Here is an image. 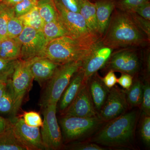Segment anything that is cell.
<instances>
[{"label":"cell","mask_w":150,"mask_h":150,"mask_svg":"<svg viewBox=\"0 0 150 150\" xmlns=\"http://www.w3.org/2000/svg\"><path fill=\"white\" fill-rule=\"evenodd\" d=\"M100 40L113 50L150 46V38L137 26L130 13L115 8Z\"/></svg>","instance_id":"1"},{"label":"cell","mask_w":150,"mask_h":150,"mask_svg":"<svg viewBox=\"0 0 150 150\" xmlns=\"http://www.w3.org/2000/svg\"><path fill=\"white\" fill-rule=\"evenodd\" d=\"M137 113L136 111L123 113L109 121L95 136L97 144L114 147L129 146L134 139Z\"/></svg>","instance_id":"2"},{"label":"cell","mask_w":150,"mask_h":150,"mask_svg":"<svg viewBox=\"0 0 150 150\" xmlns=\"http://www.w3.org/2000/svg\"><path fill=\"white\" fill-rule=\"evenodd\" d=\"M97 42L63 36L48 43L40 57H45L60 64L72 61H83Z\"/></svg>","instance_id":"3"},{"label":"cell","mask_w":150,"mask_h":150,"mask_svg":"<svg viewBox=\"0 0 150 150\" xmlns=\"http://www.w3.org/2000/svg\"><path fill=\"white\" fill-rule=\"evenodd\" d=\"M82 63L83 61H72L59 65L46 83L40 102L42 107L49 103L57 104L73 76L81 68Z\"/></svg>","instance_id":"4"},{"label":"cell","mask_w":150,"mask_h":150,"mask_svg":"<svg viewBox=\"0 0 150 150\" xmlns=\"http://www.w3.org/2000/svg\"><path fill=\"white\" fill-rule=\"evenodd\" d=\"M33 80L29 62L18 59L15 65L13 73L8 80L14 99L13 112L9 119H13L17 116L24 96L31 88Z\"/></svg>","instance_id":"5"},{"label":"cell","mask_w":150,"mask_h":150,"mask_svg":"<svg viewBox=\"0 0 150 150\" xmlns=\"http://www.w3.org/2000/svg\"><path fill=\"white\" fill-rule=\"evenodd\" d=\"M54 2L58 12V20L64 28L67 36L91 42H96L100 39L91 31L80 13L68 10Z\"/></svg>","instance_id":"6"},{"label":"cell","mask_w":150,"mask_h":150,"mask_svg":"<svg viewBox=\"0 0 150 150\" xmlns=\"http://www.w3.org/2000/svg\"><path fill=\"white\" fill-rule=\"evenodd\" d=\"M143 48L130 47L113 50L105 66L114 72L135 76L141 69Z\"/></svg>","instance_id":"7"},{"label":"cell","mask_w":150,"mask_h":150,"mask_svg":"<svg viewBox=\"0 0 150 150\" xmlns=\"http://www.w3.org/2000/svg\"><path fill=\"white\" fill-rule=\"evenodd\" d=\"M57 105L49 103L43 107L44 119L40 134L45 150H57L62 147V133L56 118Z\"/></svg>","instance_id":"8"},{"label":"cell","mask_w":150,"mask_h":150,"mask_svg":"<svg viewBox=\"0 0 150 150\" xmlns=\"http://www.w3.org/2000/svg\"><path fill=\"white\" fill-rule=\"evenodd\" d=\"M16 38L21 46L20 59L25 61L40 57L48 44L42 30L26 26Z\"/></svg>","instance_id":"9"},{"label":"cell","mask_w":150,"mask_h":150,"mask_svg":"<svg viewBox=\"0 0 150 150\" xmlns=\"http://www.w3.org/2000/svg\"><path fill=\"white\" fill-rule=\"evenodd\" d=\"M101 121L98 116L87 118L64 115L60 123L66 139L74 140L91 133L98 127Z\"/></svg>","instance_id":"10"},{"label":"cell","mask_w":150,"mask_h":150,"mask_svg":"<svg viewBox=\"0 0 150 150\" xmlns=\"http://www.w3.org/2000/svg\"><path fill=\"white\" fill-rule=\"evenodd\" d=\"M128 105L125 91L114 86L109 89L98 117L101 121H111L125 113Z\"/></svg>","instance_id":"11"},{"label":"cell","mask_w":150,"mask_h":150,"mask_svg":"<svg viewBox=\"0 0 150 150\" xmlns=\"http://www.w3.org/2000/svg\"><path fill=\"white\" fill-rule=\"evenodd\" d=\"M10 120L14 133L26 150L44 149L39 128L28 126L21 117Z\"/></svg>","instance_id":"12"},{"label":"cell","mask_w":150,"mask_h":150,"mask_svg":"<svg viewBox=\"0 0 150 150\" xmlns=\"http://www.w3.org/2000/svg\"><path fill=\"white\" fill-rule=\"evenodd\" d=\"M113 51L112 48L103 44L100 39L96 42L90 54L83 61L81 69L84 72L85 83L105 67Z\"/></svg>","instance_id":"13"},{"label":"cell","mask_w":150,"mask_h":150,"mask_svg":"<svg viewBox=\"0 0 150 150\" xmlns=\"http://www.w3.org/2000/svg\"><path fill=\"white\" fill-rule=\"evenodd\" d=\"M64 112V115L68 116L87 118L97 116L87 82L83 84L72 102Z\"/></svg>","instance_id":"14"},{"label":"cell","mask_w":150,"mask_h":150,"mask_svg":"<svg viewBox=\"0 0 150 150\" xmlns=\"http://www.w3.org/2000/svg\"><path fill=\"white\" fill-rule=\"evenodd\" d=\"M27 61L33 80L41 86L51 79L60 65L45 57H35Z\"/></svg>","instance_id":"15"},{"label":"cell","mask_w":150,"mask_h":150,"mask_svg":"<svg viewBox=\"0 0 150 150\" xmlns=\"http://www.w3.org/2000/svg\"><path fill=\"white\" fill-rule=\"evenodd\" d=\"M87 83L94 106L98 113L106 100L109 89L105 85L98 72L89 78Z\"/></svg>","instance_id":"16"},{"label":"cell","mask_w":150,"mask_h":150,"mask_svg":"<svg viewBox=\"0 0 150 150\" xmlns=\"http://www.w3.org/2000/svg\"><path fill=\"white\" fill-rule=\"evenodd\" d=\"M84 83V72L81 68L73 76L69 83L62 94L59 100L60 111L64 112L69 106Z\"/></svg>","instance_id":"17"},{"label":"cell","mask_w":150,"mask_h":150,"mask_svg":"<svg viewBox=\"0 0 150 150\" xmlns=\"http://www.w3.org/2000/svg\"><path fill=\"white\" fill-rule=\"evenodd\" d=\"M117 0H91L96 8L97 20L100 37H102L110 17L115 8Z\"/></svg>","instance_id":"18"},{"label":"cell","mask_w":150,"mask_h":150,"mask_svg":"<svg viewBox=\"0 0 150 150\" xmlns=\"http://www.w3.org/2000/svg\"><path fill=\"white\" fill-rule=\"evenodd\" d=\"M79 13L83 18L91 31L100 38L94 3L90 0H84L81 6Z\"/></svg>","instance_id":"19"},{"label":"cell","mask_w":150,"mask_h":150,"mask_svg":"<svg viewBox=\"0 0 150 150\" xmlns=\"http://www.w3.org/2000/svg\"><path fill=\"white\" fill-rule=\"evenodd\" d=\"M21 46L16 38H6L2 40L0 58L8 60L20 59Z\"/></svg>","instance_id":"20"},{"label":"cell","mask_w":150,"mask_h":150,"mask_svg":"<svg viewBox=\"0 0 150 150\" xmlns=\"http://www.w3.org/2000/svg\"><path fill=\"white\" fill-rule=\"evenodd\" d=\"M0 150H26L10 128L0 133Z\"/></svg>","instance_id":"21"},{"label":"cell","mask_w":150,"mask_h":150,"mask_svg":"<svg viewBox=\"0 0 150 150\" xmlns=\"http://www.w3.org/2000/svg\"><path fill=\"white\" fill-rule=\"evenodd\" d=\"M37 7L44 23L58 20V12L54 0H38Z\"/></svg>","instance_id":"22"},{"label":"cell","mask_w":150,"mask_h":150,"mask_svg":"<svg viewBox=\"0 0 150 150\" xmlns=\"http://www.w3.org/2000/svg\"><path fill=\"white\" fill-rule=\"evenodd\" d=\"M42 31L48 43L56 38L67 36L64 28L58 20L44 23Z\"/></svg>","instance_id":"23"},{"label":"cell","mask_w":150,"mask_h":150,"mask_svg":"<svg viewBox=\"0 0 150 150\" xmlns=\"http://www.w3.org/2000/svg\"><path fill=\"white\" fill-rule=\"evenodd\" d=\"M24 26L42 30L44 22L41 18L37 6L22 16L18 18Z\"/></svg>","instance_id":"24"},{"label":"cell","mask_w":150,"mask_h":150,"mask_svg":"<svg viewBox=\"0 0 150 150\" xmlns=\"http://www.w3.org/2000/svg\"><path fill=\"white\" fill-rule=\"evenodd\" d=\"M128 104L131 106H138L142 104L143 94V85L139 80L133 83L131 87L126 92Z\"/></svg>","instance_id":"25"},{"label":"cell","mask_w":150,"mask_h":150,"mask_svg":"<svg viewBox=\"0 0 150 150\" xmlns=\"http://www.w3.org/2000/svg\"><path fill=\"white\" fill-rule=\"evenodd\" d=\"M13 93L8 80L5 90L0 98V114L11 116L13 112Z\"/></svg>","instance_id":"26"},{"label":"cell","mask_w":150,"mask_h":150,"mask_svg":"<svg viewBox=\"0 0 150 150\" xmlns=\"http://www.w3.org/2000/svg\"><path fill=\"white\" fill-rule=\"evenodd\" d=\"M13 15V7L0 3V38L2 40L7 38L8 23L10 17Z\"/></svg>","instance_id":"27"},{"label":"cell","mask_w":150,"mask_h":150,"mask_svg":"<svg viewBox=\"0 0 150 150\" xmlns=\"http://www.w3.org/2000/svg\"><path fill=\"white\" fill-rule=\"evenodd\" d=\"M24 28L19 18L14 15L12 16L8 23L7 38H13L17 37L22 32Z\"/></svg>","instance_id":"28"},{"label":"cell","mask_w":150,"mask_h":150,"mask_svg":"<svg viewBox=\"0 0 150 150\" xmlns=\"http://www.w3.org/2000/svg\"><path fill=\"white\" fill-rule=\"evenodd\" d=\"M150 0H117L115 8L129 13H134V11L143 4Z\"/></svg>","instance_id":"29"},{"label":"cell","mask_w":150,"mask_h":150,"mask_svg":"<svg viewBox=\"0 0 150 150\" xmlns=\"http://www.w3.org/2000/svg\"><path fill=\"white\" fill-rule=\"evenodd\" d=\"M38 0H23L13 7L14 15L17 18L22 16L37 5Z\"/></svg>","instance_id":"30"},{"label":"cell","mask_w":150,"mask_h":150,"mask_svg":"<svg viewBox=\"0 0 150 150\" xmlns=\"http://www.w3.org/2000/svg\"><path fill=\"white\" fill-rule=\"evenodd\" d=\"M17 60H8L0 58V78L8 81L13 73Z\"/></svg>","instance_id":"31"},{"label":"cell","mask_w":150,"mask_h":150,"mask_svg":"<svg viewBox=\"0 0 150 150\" xmlns=\"http://www.w3.org/2000/svg\"><path fill=\"white\" fill-rule=\"evenodd\" d=\"M23 118L25 123L31 127H41L43 125V121L40 114L35 111H30L24 112Z\"/></svg>","instance_id":"32"},{"label":"cell","mask_w":150,"mask_h":150,"mask_svg":"<svg viewBox=\"0 0 150 150\" xmlns=\"http://www.w3.org/2000/svg\"><path fill=\"white\" fill-rule=\"evenodd\" d=\"M136 24L150 38V20L144 18L135 13H130Z\"/></svg>","instance_id":"33"},{"label":"cell","mask_w":150,"mask_h":150,"mask_svg":"<svg viewBox=\"0 0 150 150\" xmlns=\"http://www.w3.org/2000/svg\"><path fill=\"white\" fill-rule=\"evenodd\" d=\"M142 109L145 115L150 114V86L148 82L143 85Z\"/></svg>","instance_id":"34"},{"label":"cell","mask_w":150,"mask_h":150,"mask_svg":"<svg viewBox=\"0 0 150 150\" xmlns=\"http://www.w3.org/2000/svg\"><path fill=\"white\" fill-rule=\"evenodd\" d=\"M141 135L142 140L147 146L150 145V117L145 115L141 127Z\"/></svg>","instance_id":"35"},{"label":"cell","mask_w":150,"mask_h":150,"mask_svg":"<svg viewBox=\"0 0 150 150\" xmlns=\"http://www.w3.org/2000/svg\"><path fill=\"white\" fill-rule=\"evenodd\" d=\"M71 11L79 13L81 7L84 0H54Z\"/></svg>","instance_id":"36"},{"label":"cell","mask_w":150,"mask_h":150,"mask_svg":"<svg viewBox=\"0 0 150 150\" xmlns=\"http://www.w3.org/2000/svg\"><path fill=\"white\" fill-rule=\"evenodd\" d=\"M75 150H104V148L97 144L91 143H79L74 144L70 148Z\"/></svg>","instance_id":"37"},{"label":"cell","mask_w":150,"mask_h":150,"mask_svg":"<svg viewBox=\"0 0 150 150\" xmlns=\"http://www.w3.org/2000/svg\"><path fill=\"white\" fill-rule=\"evenodd\" d=\"M101 79L105 86L109 89L115 86L117 82V78L114 71L112 70H109V71L104 77L101 78Z\"/></svg>","instance_id":"38"},{"label":"cell","mask_w":150,"mask_h":150,"mask_svg":"<svg viewBox=\"0 0 150 150\" xmlns=\"http://www.w3.org/2000/svg\"><path fill=\"white\" fill-rule=\"evenodd\" d=\"M133 83V76L126 73H121V76L117 79V82L123 88L129 89Z\"/></svg>","instance_id":"39"},{"label":"cell","mask_w":150,"mask_h":150,"mask_svg":"<svg viewBox=\"0 0 150 150\" xmlns=\"http://www.w3.org/2000/svg\"><path fill=\"white\" fill-rule=\"evenodd\" d=\"M134 13L140 16L150 20V1L143 4L136 9Z\"/></svg>","instance_id":"40"},{"label":"cell","mask_w":150,"mask_h":150,"mask_svg":"<svg viewBox=\"0 0 150 150\" xmlns=\"http://www.w3.org/2000/svg\"><path fill=\"white\" fill-rule=\"evenodd\" d=\"M11 126V121L9 118H5L0 115V133L10 128Z\"/></svg>","instance_id":"41"},{"label":"cell","mask_w":150,"mask_h":150,"mask_svg":"<svg viewBox=\"0 0 150 150\" xmlns=\"http://www.w3.org/2000/svg\"><path fill=\"white\" fill-rule=\"evenodd\" d=\"M22 1L23 0H1L0 2L8 6L13 7Z\"/></svg>","instance_id":"42"},{"label":"cell","mask_w":150,"mask_h":150,"mask_svg":"<svg viewBox=\"0 0 150 150\" xmlns=\"http://www.w3.org/2000/svg\"><path fill=\"white\" fill-rule=\"evenodd\" d=\"M8 81L5 80L0 78V98L2 96L5 90Z\"/></svg>","instance_id":"43"},{"label":"cell","mask_w":150,"mask_h":150,"mask_svg":"<svg viewBox=\"0 0 150 150\" xmlns=\"http://www.w3.org/2000/svg\"><path fill=\"white\" fill-rule=\"evenodd\" d=\"M2 39H1V38H0V49H1V42H2Z\"/></svg>","instance_id":"44"},{"label":"cell","mask_w":150,"mask_h":150,"mask_svg":"<svg viewBox=\"0 0 150 150\" xmlns=\"http://www.w3.org/2000/svg\"><path fill=\"white\" fill-rule=\"evenodd\" d=\"M90 1H91V0H90Z\"/></svg>","instance_id":"45"},{"label":"cell","mask_w":150,"mask_h":150,"mask_svg":"<svg viewBox=\"0 0 150 150\" xmlns=\"http://www.w3.org/2000/svg\"><path fill=\"white\" fill-rule=\"evenodd\" d=\"M1 0H0V1H1Z\"/></svg>","instance_id":"46"}]
</instances>
